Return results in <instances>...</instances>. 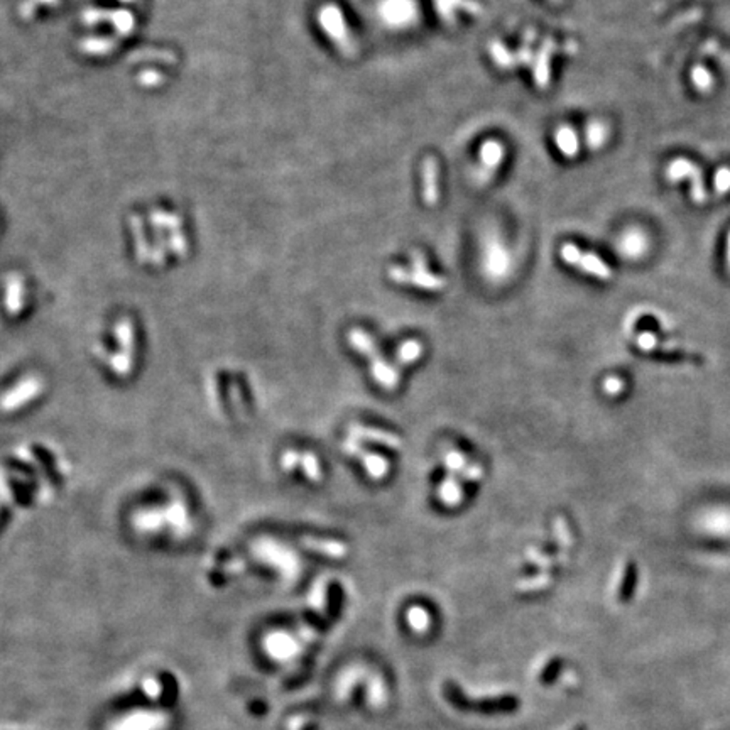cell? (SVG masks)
Listing matches in <instances>:
<instances>
[{"label": "cell", "mask_w": 730, "mask_h": 730, "mask_svg": "<svg viewBox=\"0 0 730 730\" xmlns=\"http://www.w3.org/2000/svg\"><path fill=\"white\" fill-rule=\"evenodd\" d=\"M562 257L564 262L581 269L584 272L592 274V276H595V277H601V279H610L612 277L610 267H607L606 264H603L602 260L597 257V255L581 252L578 247L572 245V243H567V245L563 247Z\"/></svg>", "instance_id": "6da1fadb"}, {"label": "cell", "mask_w": 730, "mask_h": 730, "mask_svg": "<svg viewBox=\"0 0 730 730\" xmlns=\"http://www.w3.org/2000/svg\"><path fill=\"white\" fill-rule=\"evenodd\" d=\"M668 178L671 181L688 180L690 182H692V190H693L692 195H693L695 202L700 203L707 198L705 185H703V180H702V173H700V169L695 166L693 163H690V161H686V159L673 161L668 168Z\"/></svg>", "instance_id": "7a4b0ae2"}, {"label": "cell", "mask_w": 730, "mask_h": 730, "mask_svg": "<svg viewBox=\"0 0 730 730\" xmlns=\"http://www.w3.org/2000/svg\"><path fill=\"white\" fill-rule=\"evenodd\" d=\"M349 431H350L352 438L381 443V445L388 446V448H393V450H401V446H402V440L398 436V434L389 433V431H382V429L369 428V426H362V424H352L349 428Z\"/></svg>", "instance_id": "3957f363"}, {"label": "cell", "mask_w": 730, "mask_h": 730, "mask_svg": "<svg viewBox=\"0 0 730 730\" xmlns=\"http://www.w3.org/2000/svg\"><path fill=\"white\" fill-rule=\"evenodd\" d=\"M371 365H372L373 379L379 382L382 388H386L389 390L395 389V386H398V382H399V367H393V365H389L384 359H382V355L373 357L371 360Z\"/></svg>", "instance_id": "277c9868"}, {"label": "cell", "mask_w": 730, "mask_h": 730, "mask_svg": "<svg viewBox=\"0 0 730 730\" xmlns=\"http://www.w3.org/2000/svg\"><path fill=\"white\" fill-rule=\"evenodd\" d=\"M164 715L159 714H136L124 722H119L115 730H159L164 727Z\"/></svg>", "instance_id": "5b68a950"}, {"label": "cell", "mask_w": 730, "mask_h": 730, "mask_svg": "<svg viewBox=\"0 0 730 730\" xmlns=\"http://www.w3.org/2000/svg\"><path fill=\"white\" fill-rule=\"evenodd\" d=\"M303 545L308 550L316 551V553L332 556V558H343L349 553V548L340 541L333 540H318V538H303Z\"/></svg>", "instance_id": "8992f818"}, {"label": "cell", "mask_w": 730, "mask_h": 730, "mask_svg": "<svg viewBox=\"0 0 730 730\" xmlns=\"http://www.w3.org/2000/svg\"><path fill=\"white\" fill-rule=\"evenodd\" d=\"M438 497L448 507H455L462 502L463 489L455 473H448V477L441 482L440 489H438Z\"/></svg>", "instance_id": "52a82bcc"}, {"label": "cell", "mask_w": 730, "mask_h": 730, "mask_svg": "<svg viewBox=\"0 0 730 730\" xmlns=\"http://www.w3.org/2000/svg\"><path fill=\"white\" fill-rule=\"evenodd\" d=\"M349 343H350V347H354V349L359 352V354L365 355V357H369L371 360L373 357H377V355H381L372 338L360 328L352 330V332L349 333Z\"/></svg>", "instance_id": "ba28073f"}, {"label": "cell", "mask_w": 730, "mask_h": 730, "mask_svg": "<svg viewBox=\"0 0 730 730\" xmlns=\"http://www.w3.org/2000/svg\"><path fill=\"white\" fill-rule=\"evenodd\" d=\"M360 460H362V465L365 468H367L369 475L372 477V479H382V477H386V473H388L389 470V463L386 462L384 458L379 455L376 453H369V451H364L362 455L359 456Z\"/></svg>", "instance_id": "9c48e42d"}, {"label": "cell", "mask_w": 730, "mask_h": 730, "mask_svg": "<svg viewBox=\"0 0 730 730\" xmlns=\"http://www.w3.org/2000/svg\"><path fill=\"white\" fill-rule=\"evenodd\" d=\"M423 343L418 340L404 342L402 345L399 347L398 357H395V360H398V367L416 362V360L421 359V355H423Z\"/></svg>", "instance_id": "30bf717a"}, {"label": "cell", "mask_w": 730, "mask_h": 730, "mask_svg": "<svg viewBox=\"0 0 730 730\" xmlns=\"http://www.w3.org/2000/svg\"><path fill=\"white\" fill-rule=\"evenodd\" d=\"M267 647H269V653H272L276 658H289L291 654L296 651V642L293 641L289 636H282V634H279V636H274L269 639L267 642Z\"/></svg>", "instance_id": "8fae6325"}, {"label": "cell", "mask_w": 730, "mask_h": 730, "mask_svg": "<svg viewBox=\"0 0 730 730\" xmlns=\"http://www.w3.org/2000/svg\"><path fill=\"white\" fill-rule=\"evenodd\" d=\"M321 19H323V24H327V30L332 34L333 37L342 39L343 36H345V29H343V21H342L340 11H337V8H333V7L325 8Z\"/></svg>", "instance_id": "7c38bea8"}, {"label": "cell", "mask_w": 730, "mask_h": 730, "mask_svg": "<svg viewBox=\"0 0 730 730\" xmlns=\"http://www.w3.org/2000/svg\"><path fill=\"white\" fill-rule=\"evenodd\" d=\"M550 581H551L550 573L543 572V573H540V575H536V577L521 578V580L516 584V589L521 590V592H534V590L546 589V586L550 585Z\"/></svg>", "instance_id": "4fadbf2b"}, {"label": "cell", "mask_w": 730, "mask_h": 730, "mask_svg": "<svg viewBox=\"0 0 730 730\" xmlns=\"http://www.w3.org/2000/svg\"><path fill=\"white\" fill-rule=\"evenodd\" d=\"M553 534L556 538V543H558L560 550L567 551L568 548L573 545V538L570 533V528H568V523L563 519V517H555L553 521Z\"/></svg>", "instance_id": "5bb4252c"}, {"label": "cell", "mask_w": 730, "mask_h": 730, "mask_svg": "<svg viewBox=\"0 0 730 730\" xmlns=\"http://www.w3.org/2000/svg\"><path fill=\"white\" fill-rule=\"evenodd\" d=\"M407 622L416 632H424L429 627V614L423 607H411L407 612Z\"/></svg>", "instance_id": "9a60e30c"}, {"label": "cell", "mask_w": 730, "mask_h": 730, "mask_svg": "<svg viewBox=\"0 0 730 730\" xmlns=\"http://www.w3.org/2000/svg\"><path fill=\"white\" fill-rule=\"evenodd\" d=\"M526 558H528L529 563L536 564L538 568H541L543 572H548L550 568H553V564H556V558H553V556H550V555L541 553L538 548H529V550L526 551Z\"/></svg>", "instance_id": "2e32d148"}, {"label": "cell", "mask_w": 730, "mask_h": 730, "mask_svg": "<svg viewBox=\"0 0 730 730\" xmlns=\"http://www.w3.org/2000/svg\"><path fill=\"white\" fill-rule=\"evenodd\" d=\"M558 146L560 149H562V152H564L567 156H575L577 154V149H578V141H577V136L573 134L572 129H562L558 132Z\"/></svg>", "instance_id": "e0dca14e"}, {"label": "cell", "mask_w": 730, "mask_h": 730, "mask_svg": "<svg viewBox=\"0 0 730 730\" xmlns=\"http://www.w3.org/2000/svg\"><path fill=\"white\" fill-rule=\"evenodd\" d=\"M445 465L450 473L458 475V472L462 473L465 468H467V456L458 450H450L448 453L445 455Z\"/></svg>", "instance_id": "ac0fdd59"}, {"label": "cell", "mask_w": 730, "mask_h": 730, "mask_svg": "<svg viewBox=\"0 0 730 730\" xmlns=\"http://www.w3.org/2000/svg\"><path fill=\"white\" fill-rule=\"evenodd\" d=\"M301 465H303V470H304V473H306L308 479L313 482H318L321 479L320 465H318V460H316L315 455L313 453L301 455Z\"/></svg>", "instance_id": "d6986e66"}, {"label": "cell", "mask_w": 730, "mask_h": 730, "mask_svg": "<svg viewBox=\"0 0 730 730\" xmlns=\"http://www.w3.org/2000/svg\"><path fill=\"white\" fill-rule=\"evenodd\" d=\"M692 78H693V83H695V86H697L698 90L707 91V90L710 88V86H712V75H710V73H708L707 69L703 68V66H697V68H693V71H692Z\"/></svg>", "instance_id": "ffe728a7"}, {"label": "cell", "mask_w": 730, "mask_h": 730, "mask_svg": "<svg viewBox=\"0 0 730 730\" xmlns=\"http://www.w3.org/2000/svg\"><path fill=\"white\" fill-rule=\"evenodd\" d=\"M502 156V147L495 142H489V144L484 146V151H482V158H484V163L489 164V166H497V161L501 159Z\"/></svg>", "instance_id": "44dd1931"}, {"label": "cell", "mask_w": 730, "mask_h": 730, "mask_svg": "<svg viewBox=\"0 0 730 730\" xmlns=\"http://www.w3.org/2000/svg\"><path fill=\"white\" fill-rule=\"evenodd\" d=\"M325 598H327V586H325L323 580H320L318 584H316L315 589L311 590L310 603L316 608V610H321L325 606Z\"/></svg>", "instance_id": "7402d4cb"}, {"label": "cell", "mask_w": 730, "mask_h": 730, "mask_svg": "<svg viewBox=\"0 0 730 730\" xmlns=\"http://www.w3.org/2000/svg\"><path fill=\"white\" fill-rule=\"evenodd\" d=\"M715 190L719 195L727 193V191L730 190V169L729 168H722L715 175Z\"/></svg>", "instance_id": "603a6c76"}, {"label": "cell", "mask_w": 730, "mask_h": 730, "mask_svg": "<svg viewBox=\"0 0 730 730\" xmlns=\"http://www.w3.org/2000/svg\"><path fill=\"white\" fill-rule=\"evenodd\" d=\"M482 475H484V468H482V465L472 463V465H467V468L460 473V479L465 482H477L482 479Z\"/></svg>", "instance_id": "cb8c5ba5"}, {"label": "cell", "mask_w": 730, "mask_h": 730, "mask_svg": "<svg viewBox=\"0 0 730 730\" xmlns=\"http://www.w3.org/2000/svg\"><path fill=\"white\" fill-rule=\"evenodd\" d=\"M624 389V381L619 379V377H607L606 382H603V390H606V394H610V395H617L622 393Z\"/></svg>", "instance_id": "d4e9b609"}, {"label": "cell", "mask_w": 730, "mask_h": 730, "mask_svg": "<svg viewBox=\"0 0 730 730\" xmlns=\"http://www.w3.org/2000/svg\"><path fill=\"white\" fill-rule=\"evenodd\" d=\"M656 345H658V342H656V337H654L653 333L644 332V333H641L637 337V347L641 350L651 352L653 349H656Z\"/></svg>", "instance_id": "484cf974"}, {"label": "cell", "mask_w": 730, "mask_h": 730, "mask_svg": "<svg viewBox=\"0 0 730 730\" xmlns=\"http://www.w3.org/2000/svg\"><path fill=\"white\" fill-rule=\"evenodd\" d=\"M298 463H301V455H298L296 451L291 450L282 456V468H284V470H294V468L298 467Z\"/></svg>", "instance_id": "4316f807"}, {"label": "cell", "mask_w": 730, "mask_h": 730, "mask_svg": "<svg viewBox=\"0 0 730 730\" xmlns=\"http://www.w3.org/2000/svg\"><path fill=\"white\" fill-rule=\"evenodd\" d=\"M343 450L347 451L349 455H355V456H360L364 453V446L360 445V441L357 440V438H349V440L343 441Z\"/></svg>", "instance_id": "83f0119b"}, {"label": "cell", "mask_w": 730, "mask_h": 730, "mask_svg": "<svg viewBox=\"0 0 730 730\" xmlns=\"http://www.w3.org/2000/svg\"><path fill=\"white\" fill-rule=\"evenodd\" d=\"M727 260H729V267H730V233L727 237Z\"/></svg>", "instance_id": "f1b7e54d"}]
</instances>
